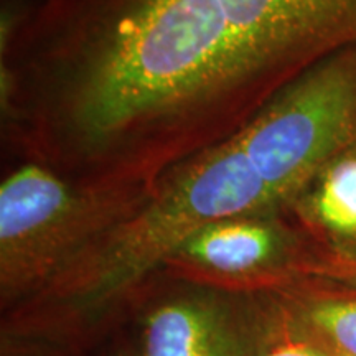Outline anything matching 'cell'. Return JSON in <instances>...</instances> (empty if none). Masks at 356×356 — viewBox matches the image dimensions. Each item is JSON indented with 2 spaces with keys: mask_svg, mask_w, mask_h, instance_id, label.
Returning <instances> with one entry per match:
<instances>
[{
  "mask_svg": "<svg viewBox=\"0 0 356 356\" xmlns=\"http://www.w3.org/2000/svg\"><path fill=\"white\" fill-rule=\"evenodd\" d=\"M284 256V236L270 215H248L200 229L163 269L203 286L275 291L293 275Z\"/></svg>",
  "mask_w": 356,
  "mask_h": 356,
  "instance_id": "4",
  "label": "cell"
},
{
  "mask_svg": "<svg viewBox=\"0 0 356 356\" xmlns=\"http://www.w3.org/2000/svg\"><path fill=\"white\" fill-rule=\"evenodd\" d=\"M337 286L289 282L275 291L328 353L356 356V289Z\"/></svg>",
  "mask_w": 356,
  "mask_h": 356,
  "instance_id": "6",
  "label": "cell"
},
{
  "mask_svg": "<svg viewBox=\"0 0 356 356\" xmlns=\"http://www.w3.org/2000/svg\"><path fill=\"white\" fill-rule=\"evenodd\" d=\"M356 147V48L284 89L229 139L172 168L134 213L70 262L47 296L68 317L111 309L213 222L273 215Z\"/></svg>",
  "mask_w": 356,
  "mask_h": 356,
  "instance_id": "2",
  "label": "cell"
},
{
  "mask_svg": "<svg viewBox=\"0 0 356 356\" xmlns=\"http://www.w3.org/2000/svg\"><path fill=\"white\" fill-rule=\"evenodd\" d=\"M147 198L71 184L37 162H19L0 184V296L29 302L83 249L127 220Z\"/></svg>",
  "mask_w": 356,
  "mask_h": 356,
  "instance_id": "3",
  "label": "cell"
},
{
  "mask_svg": "<svg viewBox=\"0 0 356 356\" xmlns=\"http://www.w3.org/2000/svg\"><path fill=\"white\" fill-rule=\"evenodd\" d=\"M142 356H254V320L211 293H185L149 310Z\"/></svg>",
  "mask_w": 356,
  "mask_h": 356,
  "instance_id": "5",
  "label": "cell"
},
{
  "mask_svg": "<svg viewBox=\"0 0 356 356\" xmlns=\"http://www.w3.org/2000/svg\"><path fill=\"white\" fill-rule=\"evenodd\" d=\"M88 91L114 114L203 152L338 55L318 0H37Z\"/></svg>",
  "mask_w": 356,
  "mask_h": 356,
  "instance_id": "1",
  "label": "cell"
},
{
  "mask_svg": "<svg viewBox=\"0 0 356 356\" xmlns=\"http://www.w3.org/2000/svg\"><path fill=\"white\" fill-rule=\"evenodd\" d=\"M293 273L356 289V257L343 254V252H332V254H325L318 259L300 262L296 266Z\"/></svg>",
  "mask_w": 356,
  "mask_h": 356,
  "instance_id": "9",
  "label": "cell"
},
{
  "mask_svg": "<svg viewBox=\"0 0 356 356\" xmlns=\"http://www.w3.org/2000/svg\"><path fill=\"white\" fill-rule=\"evenodd\" d=\"M305 193L315 222L338 239H356V147L332 160Z\"/></svg>",
  "mask_w": 356,
  "mask_h": 356,
  "instance_id": "7",
  "label": "cell"
},
{
  "mask_svg": "<svg viewBox=\"0 0 356 356\" xmlns=\"http://www.w3.org/2000/svg\"><path fill=\"white\" fill-rule=\"evenodd\" d=\"M252 320L254 356H332L279 296L261 309L256 307Z\"/></svg>",
  "mask_w": 356,
  "mask_h": 356,
  "instance_id": "8",
  "label": "cell"
}]
</instances>
